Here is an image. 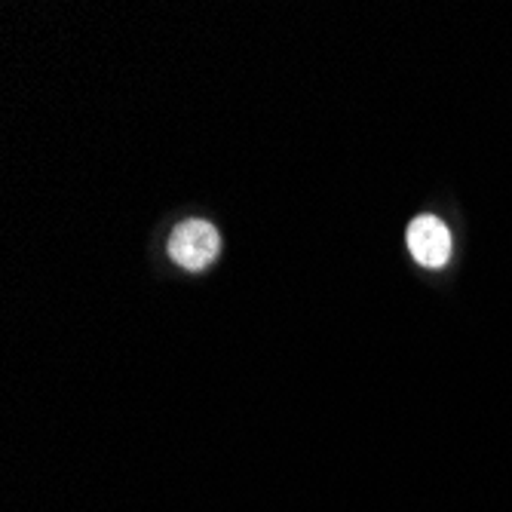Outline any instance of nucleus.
<instances>
[{
	"instance_id": "obj_1",
	"label": "nucleus",
	"mask_w": 512,
	"mask_h": 512,
	"mask_svg": "<svg viewBox=\"0 0 512 512\" xmlns=\"http://www.w3.org/2000/svg\"><path fill=\"white\" fill-rule=\"evenodd\" d=\"M218 252H221L218 230H215V224H209L203 218L181 221L169 237V255L184 270H206L218 258Z\"/></svg>"
},
{
	"instance_id": "obj_2",
	"label": "nucleus",
	"mask_w": 512,
	"mask_h": 512,
	"mask_svg": "<svg viewBox=\"0 0 512 512\" xmlns=\"http://www.w3.org/2000/svg\"><path fill=\"white\" fill-rule=\"evenodd\" d=\"M408 249L417 264L442 267L451 255V234L442 218L436 215H417L408 224Z\"/></svg>"
}]
</instances>
